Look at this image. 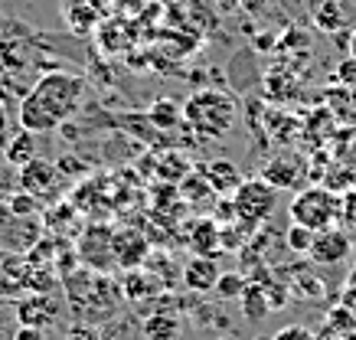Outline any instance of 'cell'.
<instances>
[{"mask_svg": "<svg viewBox=\"0 0 356 340\" xmlns=\"http://www.w3.org/2000/svg\"><path fill=\"white\" fill-rule=\"evenodd\" d=\"M82 95H86V79L79 72H46L20 99L17 121L23 131L53 134L79 111Z\"/></svg>", "mask_w": 356, "mask_h": 340, "instance_id": "cell-1", "label": "cell"}, {"mask_svg": "<svg viewBox=\"0 0 356 340\" xmlns=\"http://www.w3.org/2000/svg\"><path fill=\"white\" fill-rule=\"evenodd\" d=\"M63 282H65V305L72 307L79 324H102V321H108L121 301V288L111 285L108 275L86 272V288H79L76 275H69Z\"/></svg>", "mask_w": 356, "mask_h": 340, "instance_id": "cell-2", "label": "cell"}, {"mask_svg": "<svg viewBox=\"0 0 356 340\" xmlns=\"http://www.w3.org/2000/svg\"><path fill=\"white\" fill-rule=\"evenodd\" d=\"M236 118H238L236 102L229 99L226 92H219V88H203V92L190 95L184 105V121L200 134H206V138L229 134L236 128Z\"/></svg>", "mask_w": 356, "mask_h": 340, "instance_id": "cell-3", "label": "cell"}, {"mask_svg": "<svg viewBox=\"0 0 356 340\" xmlns=\"http://www.w3.org/2000/svg\"><path fill=\"white\" fill-rule=\"evenodd\" d=\"M291 226H304L311 232L334 229L343 220V200L327 187H304L288 207Z\"/></svg>", "mask_w": 356, "mask_h": 340, "instance_id": "cell-4", "label": "cell"}, {"mask_svg": "<svg viewBox=\"0 0 356 340\" xmlns=\"http://www.w3.org/2000/svg\"><path fill=\"white\" fill-rule=\"evenodd\" d=\"M76 252L79 262L86 265L88 272L108 275L111 268H118V259H115V229L105 226V222H92L82 229V236L76 239Z\"/></svg>", "mask_w": 356, "mask_h": 340, "instance_id": "cell-5", "label": "cell"}, {"mask_svg": "<svg viewBox=\"0 0 356 340\" xmlns=\"http://www.w3.org/2000/svg\"><path fill=\"white\" fill-rule=\"evenodd\" d=\"M17 180H20V190L40 197L46 207H53L65 190V174L59 170V164L46 161V157H33L26 167H20V170H17Z\"/></svg>", "mask_w": 356, "mask_h": 340, "instance_id": "cell-6", "label": "cell"}, {"mask_svg": "<svg viewBox=\"0 0 356 340\" xmlns=\"http://www.w3.org/2000/svg\"><path fill=\"white\" fill-rule=\"evenodd\" d=\"M46 236L43 220H23L7 203H0V252L26 255Z\"/></svg>", "mask_w": 356, "mask_h": 340, "instance_id": "cell-7", "label": "cell"}, {"mask_svg": "<svg viewBox=\"0 0 356 340\" xmlns=\"http://www.w3.org/2000/svg\"><path fill=\"white\" fill-rule=\"evenodd\" d=\"M232 200H236L238 220L242 222L248 220V226H255V222H265L271 216V209H275V187L268 180H261V177L242 180L238 190L232 193Z\"/></svg>", "mask_w": 356, "mask_h": 340, "instance_id": "cell-8", "label": "cell"}, {"mask_svg": "<svg viewBox=\"0 0 356 340\" xmlns=\"http://www.w3.org/2000/svg\"><path fill=\"white\" fill-rule=\"evenodd\" d=\"M350 252H353L350 232L334 226V229H324L314 236V245H311V252H307V259L314 265H343L350 259Z\"/></svg>", "mask_w": 356, "mask_h": 340, "instance_id": "cell-9", "label": "cell"}, {"mask_svg": "<svg viewBox=\"0 0 356 340\" xmlns=\"http://www.w3.org/2000/svg\"><path fill=\"white\" fill-rule=\"evenodd\" d=\"M59 301L49 295H26L17 301V321L23 327H49L59 321Z\"/></svg>", "mask_w": 356, "mask_h": 340, "instance_id": "cell-10", "label": "cell"}, {"mask_svg": "<svg viewBox=\"0 0 356 340\" xmlns=\"http://www.w3.org/2000/svg\"><path fill=\"white\" fill-rule=\"evenodd\" d=\"M219 265L213 255H193V259H186L184 262V288L196 291V295H206V291H216V282H219Z\"/></svg>", "mask_w": 356, "mask_h": 340, "instance_id": "cell-11", "label": "cell"}, {"mask_svg": "<svg viewBox=\"0 0 356 340\" xmlns=\"http://www.w3.org/2000/svg\"><path fill=\"white\" fill-rule=\"evenodd\" d=\"M26 255L0 252V298H17L26 291Z\"/></svg>", "mask_w": 356, "mask_h": 340, "instance_id": "cell-12", "label": "cell"}, {"mask_svg": "<svg viewBox=\"0 0 356 340\" xmlns=\"http://www.w3.org/2000/svg\"><path fill=\"white\" fill-rule=\"evenodd\" d=\"M151 245L138 229H115V259L121 268H140Z\"/></svg>", "mask_w": 356, "mask_h": 340, "instance_id": "cell-13", "label": "cell"}, {"mask_svg": "<svg viewBox=\"0 0 356 340\" xmlns=\"http://www.w3.org/2000/svg\"><path fill=\"white\" fill-rule=\"evenodd\" d=\"M200 174L209 180L213 193H219V197H229V193H236L238 184H242V177H238L236 164H232L229 157H216V161H209L206 167H200Z\"/></svg>", "mask_w": 356, "mask_h": 340, "instance_id": "cell-14", "label": "cell"}, {"mask_svg": "<svg viewBox=\"0 0 356 340\" xmlns=\"http://www.w3.org/2000/svg\"><path fill=\"white\" fill-rule=\"evenodd\" d=\"M190 245H193V255H213L222 249V229L213 216H203L190 226Z\"/></svg>", "mask_w": 356, "mask_h": 340, "instance_id": "cell-15", "label": "cell"}, {"mask_svg": "<svg viewBox=\"0 0 356 340\" xmlns=\"http://www.w3.org/2000/svg\"><path fill=\"white\" fill-rule=\"evenodd\" d=\"M40 141H36V134L33 131H23V128H17V131L10 134V141H7V151H3V161H7V167H13V170H20V167H26L33 161V157H40Z\"/></svg>", "mask_w": 356, "mask_h": 340, "instance_id": "cell-16", "label": "cell"}, {"mask_svg": "<svg viewBox=\"0 0 356 340\" xmlns=\"http://www.w3.org/2000/svg\"><path fill=\"white\" fill-rule=\"evenodd\" d=\"M184 330V321L177 311H154L144 318V337L147 340H177Z\"/></svg>", "mask_w": 356, "mask_h": 340, "instance_id": "cell-17", "label": "cell"}, {"mask_svg": "<svg viewBox=\"0 0 356 340\" xmlns=\"http://www.w3.org/2000/svg\"><path fill=\"white\" fill-rule=\"evenodd\" d=\"M157 291H161V282H154L151 275H144L140 268H128L124 282H121V295L128 301H144V298L157 295Z\"/></svg>", "mask_w": 356, "mask_h": 340, "instance_id": "cell-18", "label": "cell"}, {"mask_svg": "<svg viewBox=\"0 0 356 340\" xmlns=\"http://www.w3.org/2000/svg\"><path fill=\"white\" fill-rule=\"evenodd\" d=\"M314 20H317V26H321L324 33H337L340 26H350L340 0H321V3L314 7Z\"/></svg>", "mask_w": 356, "mask_h": 340, "instance_id": "cell-19", "label": "cell"}, {"mask_svg": "<svg viewBox=\"0 0 356 340\" xmlns=\"http://www.w3.org/2000/svg\"><path fill=\"white\" fill-rule=\"evenodd\" d=\"M242 314L248 321H261L265 314H271L268 291L261 285H245V291H242Z\"/></svg>", "mask_w": 356, "mask_h": 340, "instance_id": "cell-20", "label": "cell"}, {"mask_svg": "<svg viewBox=\"0 0 356 340\" xmlns=\"http://www.w3.org/2000/svg\"><path fill=\"white\" fill-rule=\"evenodd\" d=\"M7 207H10L17 216H23V220H43V213H46V203H43V200L33 197V193H26V190H17Z\"/></svg>", "mask_w": 356, "mask_h": 340, "instance_id": "cell-21", "label": "cell"}, {"mask_svg": "<svg viewBox=\"0 0 356 340\" xmlns=\"http://www.w3.org/2000/svg\"><path fill=\"white\" fill-rule=\"evenodd\" d=\"M180 197L186 200V203H196V200H206V197H213V187H209V180H206L203 174H190L180 180Z\"/></svg>", "mask_w": 356, "mask_h": 340, "instance_id": "cell-22", "label": "cell"}, {"mask_svg": "<svg viewBox=\"0 0 356 340\" xmlns=\"http://www.w3.org/2000/svg\"><path fill=\"white\" fill-rule=\"evenodd\" d=\"M245 275L242 272H222L216 282V291L213 295L222 298V301H236V298H242V291H245Z\"/></svg>", "mask_w": 356, "mask_h": 340, "instance_id": "cell-23", "label": "cell"}, {"mask_svg": "<svg viewBox=\"0 0 356 340\" xmlns=\"http://www.w3.org/2000/svg\"><path fill=\"white\" fill-rule=\"evenodd\" d=\"M184 118V108H177V102H157L151 108V124H157V128H173L177 121Z\"/></svg>", "mask_w": 356, "mask_h": 340, "instance_id": "cell-24", "label": "cell"}, {"mask_svg": "<svg viewBox=\"0 0 356 340\" xmlns=\"http://www.w3.org/2000/svg\"><path fill=\"white\" fill-rule=\"evenodd\" d=\"M314 236H317V232L304 229V226H291V229H288V236H284V242H288V249H291V252L307 255V252H311V245H314Z\"/></svg>", "mask_w": 356, "mask_h": 340, "instance_id": "cell-25", "label": "cell"}, {"mask_svg": "<svg viewBox=\"0 0 356 340\" xmlns=\"http://www.w3.org/2000/svg\"><path fill=\"white\" fill-rule=\"evenodd\" d=\"M17 190H20L17 170H13V167H0V203H10V197Z\"/></svg>", "mask_w": 356, "mask_h": 340, "instance_id": "cell-26", "label": "cell"}, {"mask_svg": "<svg viewBox=\"0 0 356 340\" xmlns=\"http://www.w3.org/2000/svg\"><path fill=\"white\" fill-rule=\"evenodd\" d=\"M268 340H317V337H314V330L301 327V324H288V327L275 330V337H268Z\"/></svg>", "mask_w": 356, "mask_h": 340, "instance_id": "cell-27", "label": "cell"}, {"mask_svg": "<svg viewBox=\"0 0 356 340\" xmlns=\"http://www.w3.org/2000/svg\"><path fill=\"white\" fill-rule=\"evenodd\" d=\"M10 111H7V105H0V157H3V151H7V141H10Z\"/></svg>", "mask_w": 356, "mask_h": 340, "instance_id": "cell-28", "label": "cell"}, {"mask_svg": "<svg viewBox=\"0 0 356 340\" xmlns=\"http://www.w3.org/2000/svg\"><path fill=\"white\" fill-rule=\"evenodd\" d=\"M337 76H340V82H343V86H356V59H353V56H346L343 63H340Z\"/></svg>", "mask_w": 356, "mask_h": 340, "instance_id": "cell-29", "label": "cell"}, {"mask_svg": "<svg viewBox=\"0 0 356 340\" xmlns=\"http://www.w3.org/2000/svg\"><path fill=\"white\" fill-rule=\"evenodd\" d=\"M65 340H98V334L92 330V324H76V327H69Z\"/></svg>", "mask_w": 356, "mask_h": 340, "instance_id": "cell-30", "label": "cell"}, {"mask_svg": "<svg viewBox=\"0 0 356 340\" xmlns=\"http://www.w3.org/2000/svg\"><path fill=\"white\" fill-rule=\"evenodd\" d=\"M13 340H46V330L43 327H17L13 330Z\"/></svg>", "mask_w": 356, "mask_h": 340, "instance_id": "cell-31", "label": "cell"}, {"mask_svg": "<svg viewBox=\"0 0 356 340\" xmlns=\"http://www.w3.org/2000/svg\"><path fill=\"white\" fill-rule=\"evenodd\" d=\"M265 291H268L271 311H275V307H284V301H288V291H284V285H271V288H265Z\"/></svg>", "mask_w": 356, "mask_h": 340, "instance_id": "cell-32", "label": "cell"}, {"mask_svg": "<svg viewBox=\"0 0 356 340\" xmlns=\"http://www.w3.org/2000/svg\"><path fill=\"white\" fill-rule=\"evenodd\" d=\"M340 305H343V307H350V311H353V314H356V285H353V282H350V285H346V291H343V295H340Z\"/></svg>", "mask_w": 356, "mask_h": 340, "instance_id": "cell-33", "label": "cell"}, {"mask_svg": "<svg viewBox=\"0 0 356 340\" xmlns=\"http://www.w3.org/2000/svg\"><path fill=\"white\" fill-rule=\"evenodd\" d=\"M350 56L356 59V26H353V33H350Z\"/></svg>", "mask_w": 356, "mask_h": 340, "instance_id": "cell-34", "label": "cell"}, {"mask_svg": "<svg viewBox=\"0 0 356 340\" xmlns=\"http://www.w3.org/2000/svg\"><path fill=\"white\" fill-rule=\"evenodd\" d=\"M350 282H353V285H356V265H353V272H350Z\"/></svg>", "mask_w": 356, "mask_h": 340, "instance_id": "cell-35", "label": "cell"}]
</instances>
